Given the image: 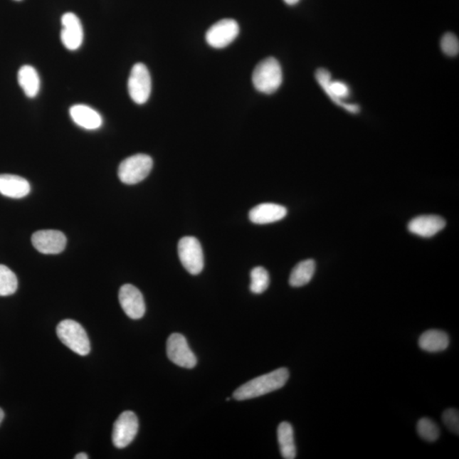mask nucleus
Returning a JSON list of instances; mask_svg holds the SVG:
<instances>
[{
    "label": "nucleus",
    "mask_w": 459,
    "mask_h": 459,
    "mask_svg": "<svg viewBox=\"0 0 459 459\" xmlns=\"http://www.w3.org/2000/svg\"><path fill=\"white\" fill-rule=\"evenodd\" d=\"M288 378H290V371L286 367H281L269 374L261 375L238 388L233 393L234 399L238 401L253 399V398L278 391L285 386Z\"/></svg>",
    "instance_id": "1"
},
{
    "label": "nucleus",
    "mask_w": 459,
    "mask_h": 459,
    "mask_svg": "<svg viewBox=\"0 0 459 459\" xmlns=\"http://www.w3.org/2000/svg\"><path fill=\"white\" fill-rule=\"evenodd\" d=\"M252 81L255 88L261 93H275L283 83V70L279 61L274 58L261 60L253 70Z\"/></svg>",
    "instance_id": "2"
},
{
    "label": "nucleus",
    "mask_w": 459,
    "mask_h": 459,
    "mask_svg": "<svg viewBox=\"0 0 459 459\" xmlns=\"http://www.w3.org/2000/svg\"><path fill=\"white\" fill-rule=\"evenodd\" d=\"M56 334L61 342L73 352L80 356H86L90 353V339L80 323L70 319L61 321L56 327Z\"/></svg>",
    "instance_id": "3"
},
{
    "label": "nucleus",
    "mask_w": 459,
    "mask_h": 459,
    "mask_svg": "<svg viewBox=\"0 0 459 459\" xmlns=\"http://www.w3.org/2000/svg\"><path fill=\"white\" fill-rule=\"evenodd\" d=\"M153 161L147 154H135L122 162L119 167V178L126 185H134L149 176Z\"/></svg>",
    "instance_id": "4"
},
{
    "label": "nucleus",
    "mask_w": 459,
    "mask_h": 459,
    "mask_svg": "<svg viewBox=\"0 0 459 459\" xmlns=\"http://www.w3.org/2000/svg\"><path fill=\"white\" fill-rule=\"evenodd\" d=\"M179 258L184 268L191 275L202 273L204 266V252L199 240L184 237L178 243Z\"/></svg>",
    "instance_id": "5"
},
{
    "label": "nucleus",
    "mask_w": 459,
    "mask_h": 459,
    "mask_svg": "<svg viewBox=\"0 0 459 459\" xmlns=\"http://www.w3.org/2000/svg\"><path fill=\"white\" fill-rule=\"evenodd\" d=\"M316 78L318 84L321 85L322 90L335 104L349 112H359L360 107L357 105L344 103L341 100L347 98L349 95V89L347 84L341 81L332 80L330 73L325 68L317 70Z\"/></svg>",
    "instance_id": "6"
},
{
    "label": "nucleus",
    "mask_w": 459,
    "mask_h": 459,
    "mask_svg": "<svg viewBox=\"0 0 459 459\" xmlns=\"http://www.w3.org/2000/svg\"><path fill=\"white\" fill-rule=\"evenodd\" d=\"M130 98L138 104H145L152 92V78L149 71L143 63H137L131 69L128 80Z\"/></svg>",
    "instance_id": "7"
},
{
    "label": "nucleus",
    "mask_w": 459,
    "mask_h": 459,
    "mask_svg": "<svg viewBox=\"0 0 459 459\" xmlns=\"http://www.w3.org/2000/svg\"><path fill=\"white\" fill-rule=\"evenodd\" d=\"M139 430V421L134 413L126 411L117 418L112 430V443L117 448H125L132 443Z\"/></svg>",
    "instance_id": "8"
},
{
    "label": "nucleus",
    "mask_w": 459,
    "mask_h": 459,
    "mask_svg": "<svg viewBox=\"0 0 459 459\" xmlns=\"http://www.w3.org/2000/svg\"><path fill=\"white\" fill-rule=\"evenodd\" d=\"M239 26L233 19H223L214 23L206 33L209 46L216 49H222L233 43L239 34Z\"/></svg>",
    "instance_id": "9"
},
{
    "label": "nucleus",
    "mask_w": 459,
    "mask_h": 459,
    "mask_svg": "<svg viewBox=\"0 0 459 459\" xmlns=\"http://www.w3.org/2000/svg\"><path fill=\"white\" fill-rule=\"evenodd\" d=\"M167 356L169 359L184 369H194L196 358L191 352L187 341L181 334H173L167 341Z\"/></svg>",
    "instance_id": "10"
},
{
    "label": "nucleus",
    "mask_w": 459,
    "mask_h": 459,
    "mask_svg": "<svg viewBox=\"0 0 459 459\" xmlns=\"http://www.w3.org/2000/svg\"><path fill=\"white\" fill-rule=\"evenodd\" d=\"M119 300L122 309L130 318L138 320L145 315V300L137 287L125 284L120 288Z\"/></svg>",
    "instance_id": "11"
},
{
    "label": "nucleus",
    "mask_w": 459,
    "mask_h": 459,
    "mask_svg": "<svg viewBox=\"0 0 459 459\" xmlns=\"http://www.w3.org/2000/svg\"><path fill=\"white\" fill-rule=\"evenodd\" d=\"M33 247L45 255H58L63 252L67 245V238L60 231L41 230L33 233Z\"/></svg>",
    "instance_id": "12"
},
{
    "label": "nucleus",
    "mask_w": 459,
    "mask_h": 459,
    "mask_svg": "<svg viewBox=\"0 0 459 459\" xmlns=\"http://www.w3.org/2000/svg\"><path fill=\"white\" fill-rule=\"evenodd\" d=\"M60 39L63 46L69 51L80 49L84 41V29L80 19L72 12L65 13L61 17Z\"/></svg>",
    "instance_id": "13"
},
{
    "label": "nucleus",
    "mask_w": 459,
    "mask_h": 459,
    "mask_svg": "<svg viewBox=\"0 0 459 459\" xmlns=\"http://www.w3.org/2000/svg\"><path fill=\"white\" fill-rule=\"evenodd\" d=\"M445 221L439 216H421L413 218L408 226L411 233L422 238H431L445 228Z\"/></svg>",
    "instance_id": "14"
},
{
    "label": "nucleus",
    "mask_w": 459,
    "mask_h": 459,
    "mask_svg": "<svg viewBox=\"0 0 459 459\" xmlns=\"http://www.w3.org/2000/svg\"><path fill=\"white\" fill-rule=\"evenodd\" d=\"M287 213V209L282 205L266 203L253 208L248 216L253 224L265 225L283 220Z\"/></svg>",
    "instance_id": "15"
},
{
    "label": "nucleus",
    "mask_w": 459,
    "mask_h": 459,
    "mask_svg": "<svg viewBox=\"0 0 459 459\" xmlns=\"http://www.w3.org/2000/svg\"><path fill=\"white\" fill-rule=\"evenodd\" d=\"M30 191V184L26 179L15 174H0V194L19 199L25 198Z\"/></svg>",
    "instance_id": "16"
},
{
    "label": "nucleus",
    "mask_w": 459,
    "mask_h": 459,
    "mask_svg": "<svg viewBox=\"0 0 459 459\" xmlns=\"http://www.w3.org/2000/svg\"><path fill=\"white\" fill-rule=\"evenodd\" d=\"M70 116L77 125L85 130H97L102 125L100 113L86 105H74L70 108Z\"/></svg>",
    "instance_id": "17"
},
{
    "label": "nucleus",
    "mask_w": 459,
    "mask_h": 459,
    "mask_svg": "<svg viewBox=\"0 0 459 459\" xmlns=\"http://www.w3.org/2000/svg\"><path fill=\"white\" fill-rule=\"evenodd\" d=\"M450 343L447 333L440 330H428L419 337L418 345L427 352H440L448 349Z\"/></svg>",
    "instance_id": "18"
},
{
    "label": "nucleus",
    "mask_w": 459,
    "mask_h": 459,
    "mask_svg": "<svg viewBox=\"0 0 459 459\" xmlns=\"http://www.w3.org/2000/svg\"><path fill=\"white\" fill-rule=\"evenodd\" d=\"M19 83L26 95L29 98L36 97L41 89V78L32 65H25L19 72Z\"/></svg>",
    "instance_id": "19"
},
{
    "label": "nucleus",
    "mask_w": 459,
    "mask_h": 459,
    "mask_svg": "<svg viewBox=\"0 0 459 459\" xmlns=\"http://www.w3.org/2000/svg\"><path fill=\"white\" fill-rule=\"evenodd\" d=\"M278 439L282 457L285 459L296 458L294 428L290 423L283 422L278 428Z\"/></svg>",
    "instance_id": "20"
},
{
    "label": "nucleus",
    "mask_w": 459,
    "mask_h": 459,
    "mask_svg": "<svg viewBox=\"0 0 459 459\" xmlns=\"http://www.w3.org/2000/svg\"><path fill=\"white\" fill-rule=\"evenodd\" d=\"M316 270V262L313 260H306L300 262L292 269L290 277V284L292 287H300L306 285L313 278Z\"/></svg>",
    "instance_id": "21"
},
{
    "label": "nucleus",
    "mask_w": 459,
    "mask_h": 459,
    "mask_svg": "<svg viewBox=\"0 0 459 459\" xmlns=\"http://www.w3.org/2000/svg\"><path fill=\"white\" fill-rule=\"evenodd\" d=\"M19 281L10 268L0 265V296H10L17 290Z\"/></svg>",
    "instance_id": "22"
},
{
    "label": "nucleus",
    "mask_w": 459,
    "mask_h": 459,
    "mask_svg": "<svg viewBox=\"0 0 459 459\" xmlns=\"http://www.w3.org/2000/svg\"><path fill=\"white\" fill-rule=\"evenodd\" d=\"M250 290L253 294L260 295L268 290L270 285V275L264 268L257 266L250 273Z\"/></svg>",
    "instance_id": "23"
},
{
    "label": "nucleus",
    "mask_w": 459,
    "mask_h": 459,
    "mask_svg": "<svg viewBox=\"0 0 459 459\" xmlns=\"http://www.w3.org/2000/svg\"><path fill=\"white\" fill-rule=\"evenodd\" d=\"M417 431L421 438L430 443L436 441L440 436V428L431 419L423 418L418 422Z\"/></svg>",
    "instance_id": "24"
},
{
    "label": "nucleus",
    "mask_w": 459,
    "mask_h": 459,
    "mask_svg": "<svg viewBox=\"0 0 459 459\" xmlns=\"http://www.w3.org/2000/svg\"><path fill=\"white\" fill-rule=\"evenodd\" d=\"M441 50L448 56H456L459 53V41L455 34L448 33L440 41Z\"/></svg>",
    "instance_id": "25"
},
{
    "label": "nucleus",
    "mask_w": 459,
    "mask_h": 459,
    "mask_svg": "<svg viewBox=\"0 0 459 459\" xmlns=\"http://www.w3.org/2000/svg\"><path fill=\"white\" fill-rule=\"evenodd\" d=\"M443 421L445 427L454 434H459V413L453 408L445 411L443 415Z\"/></svg>",
    "instance_id": "26"
},
{
    "label": "nucleus",
    "mask_w": 459,
    "mask_h": 459,
    "mask_svg": "<svg viewBox=\"0 0 459 459\" xmlns=\"http://www.w3.org/2000/svg\"><path fill=\"white\" fill-rule=\"evenodd\" d=\"M74 458H75V459H88L89 457L87 456L86 453H81L77 454L76 457Z\"/></svg>",
    "instance_id": "27"
},
{
    "label": "nucleus",
    "mask_w": 459,
    "mask_h": 459,
    "mask_svg": "<svg viewBox=\"0 0 459 459\" xmlns=\"http://www.w3.org/2000/svg\"><path fill=\"white\" fill-rule=\"evenodd\" d=\"M300 0H284L288 6H295L297 3H299Z\"/></svg>",
    "instance_id": "28"
},
{
    "label": "nucleus",
    "mask_w": 459,
    "mask_h": 459,
    "mask_svg": "<svg viewBox=\"0 0 459 459\" xmlns=\"http://www.w3.org/2000/svg\"><path fill=\"white\" fill-rule=\"evenodd\" d=\"M4 417V414L3 410L0 408V423L2 422Z\"/></svg>",
    "instance_id": "29"
},
{
    "label": "nucleus",
    "mask_w": 459,
    "mask_h": 459,
    "mask_svg": "<svg viewBox=\"0 0 459 459\" xmlns=\"http://www.w3.org/2000/svg\"><path fill=\"white\" fill-rule=\"evenodd\" d=\"M16 1H21V0H16Z\"/></svg>",
    "instance_id": "30"
}]
</instances>
